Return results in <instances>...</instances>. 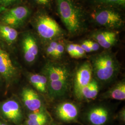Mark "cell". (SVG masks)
<instances>
[{
	"instance_id": "6da1fadb",
	"label": "cell",
	"mask_w": 125,
	"mask_h": 125,
	"mask_svg": "<svg viewBox=\"0 0 125 125\" xmlns=\"http://www.w3.org/2000/svg\"><path fill=\"white\" fill-rule=\"evenodd\" d=\"M47 79V91L52 98H58L67 93L70 86V72L65 65L48 62L43 69Z\"/></svg>"
},
{
	"instance_id": "7a4b0ae2",
	"label": "cell",
	"mask_w": 125,
	"mask_h": 125,
	"mask_svg": "<svg viewBox=\"0 0 125 125\" xmlns=\"http://www.w3.org/2000/svg\"><path fill=\"white\" fill-rule=\"evenodd\" d=\"M57 11L62 23L71 34L82 31L85 27L82 10L73 0H56Z\"/></svg>"
},
{
	"instance_id": "3957f363",
	"label": "cell",
	"mask_w": 125,
	"mask_h": 125,
	"mask_svg": "<svg viewBox=\"0 0 125 125\" xmlns=\"http://www.w3.org/2000/svg\"><path fill=\"white\" fill-rule=\"evenodd\" d=\"M91 64L95 76L103 82L112 80L119 68L115 57L108 52H104L95 56Z\"/></svg>"
},
{
	"instance_id": "277c9868",
	"label": "cell",
	"mask_w": 125,
	"mask_h": 125,
	"mask_svg": "<svg viewBox=\"0 0 125 125\" xmlns=\"http://www.w3.org/2000/svg\"><path fill=\"white\" fill-rule=\"evenodd\" d=\"M34 22L36 31L44 40H57L65 34V31L58 23L47 13H39L36 16Z\"/></svg>"
},
{
	"instance_id": "5b68a950",
	"label": "cell",
	"mask_w": 125,
	"mask_h": 125,
	"mask_svg": "<svg viewBox=\"0 0 125 125\" xmlns=\"http://www.w3.org/2000/svg\"><path fill=\"white\" fill-rule=\"evenodd\" d=\"M95 22L101 26L109 29L120 28L124 21L121 14L115 9L103 8L96 11L94 14Z\"/></svg>"
},
{
	"instance_id": "8992f818",
	"label": "cell",
	"mask_w": 125,
	"mask_h": 125,
	"mask_svg": "<svg viewBox=\"0 0 125 125\" xmlns=\"http://www.w3.org/2000/svg\"><path fill=\"white\" fill-rule=\"evenodd\" d=\"M92 68L90 62L87 61L82 64L76 72L74 82V90L79 98L81 91L91 81Z\"/></svg>"
},
{
	"instance_id": "52a82bcc",
	"label": "cell",
	"mask_w": 125,
	"mask_h": 125,
	"mask_svg": "<svg viewBox=\"0 0 125 125\" xmlns=\"http://www.w3.org/2000/svg\"><path fill=\"white\" fill-rule=\"evenodd\" d=\"M30 14V10L26 7L19 6L7 10L2 17L6 25L17 27L22 24Z\"/></svg>"
},
{
	"instance_id": "ba28073f",
	"label": "cell",
	"mask_w": 125,
	"mask_h": 125,
	"mask_svg": "<svg viewBox=\"0 0 125 125\" xmlns=\"http://www.w3.org/2000/svg\"><path fill=\"white\" fill-rule=\"evenodd\" d=\"M22 48L24 57L27 62H33L39 53V47L34 37L27 33L23 37Z\"/></svg>"
},
{
	"instance_id": "9c48e42d",
	"label": "cell",
	"mask_w": 125,
	"mask_h": 125,
	"mask_svg": "<svg viewBox=\"0 0 125 125\" xmlns=\"http://www.w3.org/2000/svg\"><path fill=\"white\" fill-rule=\"evenodd\" d=\"M1 111L4 116L14 123L19 122L22 118V113L19 104L13 100H10L3 103Z\"/></svg>"
},
{
	"instance_id": "30bf717a",
	"label": "cell",
	"mask_w": 125,
	"mask_h": 125,
	"mask_svg": "<svg viewBox=\"0 0 125 125\" xmlns=\"http://www.w3.org/2000/svg\"><path fill=\"white\" fill-rule=\"evenodd\" d=\"M16 70L9 54L0 48V75L7 80H11L15 76Z\"/></svg>"
},
{
	"instance_id": "8fae6325",
	"label": "cell",
	"mask_w": 125,
	"mask_h": 125,
	"mask_svg": "<svg viewBox=\"0 0 125 125\" xmlns=\"http://www.w3.org/2000/svg\"><path fill=\"white\" fill-rule=\"evenodd\" d=\"M21 96L25 105L30 111L35 112L41 108V101L38 94L34 90L25 88L22 90Z\"/></svg>"
},
{
	"instance_id": "7c38bea8",
	"label": "cell",
	"mask_w": 125,
	"mask_h": 125,
	"mask_svg": "<svg viewBox=\"0 0 125 125\" xmlns=\"http://www.w3.org/2000/svg\"><path fill=\"white\" fill-rule=\"evenodd\" d=\"M92 37L100 46L105 49L111 48L118 40L116 32L109 30L96 31L93 34Z\"/></svg>"
},
{
	"instance_id": "4fadbf2b",
	"label": "cell",
	"mask_w": 125,
	"mask_h": 125,
	"mask_svg": "<svg viewBox=\"0 0 125 125\" xmlns=\"http://www.w3.org/2000/svg\"><path fill=\"white\" fill-rule=\"evenodd\" d=\"M56 113L58 118L63 121H70L75 119L78 115L76 106L71 103H63L57 108Z\"/></svg>"
},
{
	"instance_id": "5bb4252c",
	"label": "cell",
	"mask_w": 125,
	"mask_h": 125,
	"mask_svg": "<svg viewBox=\"0 0 125 125\" xmlns=\"http://www.w3.org/2000/svg\"><path fill=\"white\" fill-rule=\"evenodd\" d=\"M108 112L104 107H97L90 110L88 115L89 121L94 125H102L107 120Z\"/></svg>"
},
{
	"instance_id": "9a60e30c",
	"label": "cell",
	"mask_w": 125,
	"mask_h": 125,
	"mask_svg": "<svg viewBox=\"0 0 125 125\" xmlns=\"http://www.w3.org/2000/svg\"><path fill=\"white\" fill-rule=\"evenodd\" d=\"M99 86L96 81L91 80L89 83L83 88L81 91L79 98L86 100H94L98 94Z\"/></svg>"
},
{
	"instance_id": "2e32d148",
	"label": "cell",
	"mask_w": 125,
	"mask_h": 125,
	"mask_svg": "<svg viewBox=\"0 0 125 125\" xmlns=\"http://www.w3.org/2000/svg\"><path fill=\"white\" fill-rule=\"evenodd\" d=\"M105 96L117 100H125V82L122 81L117 83L106 93Z\"/></svg>"
},
{
	"instance_id": "e0dca14e",
	"label": "cell",
	"mask_w": 125,
	"mask_h": 125,
	"mask_svg": "<svg viewBox=\"0 0 125 125\" xmlns=\"http://www.w3.org/2000/svg\"><path fill=\"white\" fill-rule=\"evenodd\" d=\"M29 80L31 84L39 92L43 93L47 92V79L45 75L33 74L30 76Z\"/></svg>"
},
{
	"instance_id": "ac0fdd59",
	"label": "cell",
	"mask_w": 125,
	"mask_h": 125,
	"mask_svg": "<svg viewBox=\"0 0 125 125\" xmlns=\"http://www.w3.org/2000/svg\"><path fill=\"white\" fill-rule=\"evenodd\" d=\"M18 31L13 27L0 25V37L7 43L13 44L18 37Z\"/></svg>"
},
{
	"instance_id": "d6986e66",
	"label": "cell",
	"mask_w": 125,
	"mask_h": 125,
	"mask_svg": "<svg viewBox=\"0 0 125 125\" xmlns=\"http://www.w3.org/2000/svg\"><path fill=\"white\" fill-rule=\"evenodd\" d=\"M95 2L99 4L110 7H125V0H94Z\"/></svg>"
},
{
	"instance_id": "ffe728a7",
	"label": "cell",
	"mask_w": 125,
	"mask_h": 125,
	"mask_svg": "<svg viewBox=\"0 0 125 125\" xmlns=\"http://www.w3.org/2000/svg\"><path fill=\"white\" fill-rule=\"evenodd\" d=\"M58 44V42L55 40L51 41L50 42L46 48V52L48 56L53 57L54 52H55Z\"/></svg>"
},
{
	"instance_id": "44dd1931",
	"label": "cell",
	"mask_w": 125,
	"mask_h": 125,
	"mask_svg": "<svg viewBox=\"0 0 125 125\" xmlns=\"http://www.w3.org/2000/svg\"><path fill=\"white\" fill-rule=\"evenodd\" d=\"M45 119H47L46 116L42 112H34L28 115V119L31 120H41Z\"/></svg>"
},
{
	"instance_id": "7402d4cb",
	"label": "cell",
	"mask_w": 125,
	"mask_h": 125,
	"mask_svg": "<svg viewBox=\"0 0 125 125\" xmlns=\"http://www.w3.org/2000/svg\"><path fill=\"white\" fill-rule=\"evenodd\" d=\"M64 50L65 48L63 45H62V43L58 42L53 58H60L62 56V55L64 53Z\"/></svg>"
},
{
	"instance_id": "603a6c76",
	"label": "cell",
	"mask_w": 125,
	"mask_h": 125,
	"mask_svg": "<svg viewBox=\"0 0 125 125\" xmlns=\"http://www.w3.org/2000/svg\"><path fill=\"white\" fill-rule=\"evenodd\" d=\"M75 58H83L85 55V52L81 47L80 45L75 44Z\"/></svg>"
},
{
	"instance_id": "cb8c5ba5",
	"label": "cell",
	"mask_w": 125,
	"mask_h": 125,
	"mask_svg": "<svg viewBox=\"0 0 125 125\" xmlns=\"http://www.w3.org/2000/svg\"><path fill=\"white\" fill-rule=\"evenodd\" d=\"M75 44H70L67 45L66 50L68 54L70 56L75 58Z\"/></svg>"
},
{
	"instance_id": "d4e9b609",
	"label": "cell",
	"mask_w": 125,
	"mask_h": 125,
	"mask_svg": "<svg viewBox=\"0 0 125 125\" xmlns=\"http://www.w3.org/2000/svg\"><path fill=\"white\" fill-rule=\"evenodd\" d=\"M47 119L41 120H28L27 121V125H44L46 123Z\"/></svg>"
},
{
	"instance_id": "484cf974",
	"label": "cell",
	"mask_w": 125,
	"mask_h": 125,
	"mask_svg": "<svg viewBox=\"0 0 125 125\" xmlns=\"http://www.w3.org/2000/svg\"><path fill=\"white\" fill-rule=\"evenodd\" d=\"M17 0H0V5L4 9L5 8L13 4Z\"/></svg>"
},
{
	"instance_id": "4316f807",
	"label": "cell",
	"mask_w": 125,
	"mask_h": 125,
	"mask_svg": "<svg viewBox=\"0 0 125 125\" xmlns=\"http://www.w3.org/2000/svg\"><path fill=\"white\" fill-rule=\"evenodd\" d=\"M88 43L89 45V47L92 52L96 51L100 48V45L97 42H94L91 40H87Z\"/></svg>"
},
{
	"instance_id": "83f0119b",
	"label": "cell",
	"mask_w": 125,
	"mask_h": 125,
	"mask_svg": "<svg viewBox=\"0 0 125 125\" xmlns=\"http://www.w3.org/2000/svg\"><path fill=\"white\" fill-rule=\"evenodd\" d=\"M80 46L82 48V49L84 50L85 52H92V50H91L89 47V45L88 43L87 40H85L84 41H83L80 45Z\"/></svg>"
},
{
	"instance_id": "f1b7e54d",
	"label": "cell",
	"mask_w": 125,
	"mask_h": 125,
	"mask_svg": "<svg viewBox=\"0 0 125 125\" xmlns=\"http://www.w3.org/2000/svg\"><path fill=\"white\" fill-rule=\"evenodd\" d=\"M38 4L49 7L51 3V0H34Z\"/></svg>"
},
{
	"instance_id": "f546056e",
	"label": "cell",
	"mask_w": 125,
	"mask_h": 125,
	"mask_svg": "<svg viewBox=\"0 0 125 125\" xmlns=\"http://www.w3.org/2000/svg\"><path fill=\"white\" fill-rule=\"evenodd\" d=\"M1 125H6V124H1Z\"/></svg>"
},
{
	"instance_id": "4dcf8cb0",
	"label": "cell",
	"mask_w": 125,
	"mask_h": 125,
	"mask_svg": "<svg viewBox=\"0 0 125 125\" xmlns=\"http://www.w3.org/2000/svg\"><path fill=\"white\" fill-rule=\"evenodd\" d=\"M0 125H1V124H0Z\"/></svg>"
},
{
	"instance_id": "1f68e13d",
	"label": "cell",
	"mask_w": 125,
	"mask_h": 125,
	"mask_svg": "<svg viewBox=\"0 0 125 125\" xmlns=\"http://www.w3.org/2000/svg\"></svg>"
}]
</instances>
